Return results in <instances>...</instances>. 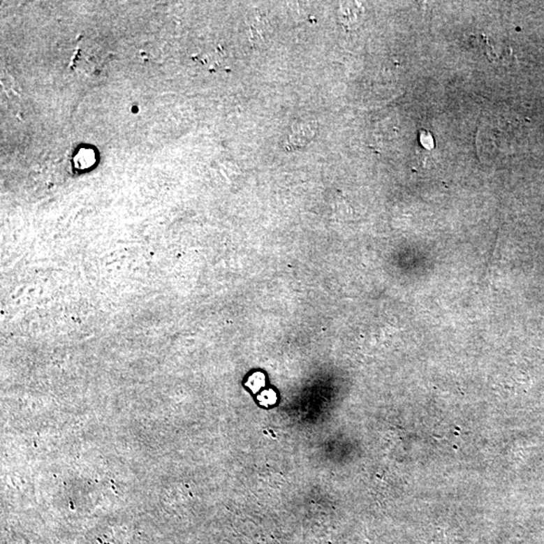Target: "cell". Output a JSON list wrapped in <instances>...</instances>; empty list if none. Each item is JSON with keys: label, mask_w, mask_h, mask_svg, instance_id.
Segmentation results:
<instances>
[{"label": "cell", "mask_w": 544, "mask_h": 544, "mask_svg": "<svg viewBox=\"0 0 544 544\" xmlns=\"http://www.w3.org/2000/svg\"><path fill=\"white\" fill-rule=\"evenodd\" d=\"M362 8L356 2H344L341 4L339 17L346 27H351L358 24L362 17Z\"/></svg>", "instance_id": "7a4b0ae2"}, {"label": "cell", "mask_w": 544, "mask_h": 544, "mask_svg": "<svg viewBox=\"0 0 544 544\" xmlns=\"http://www.w3.org/2000/svg\"><path fill=\"white\" fill-rule=\"evenodd\" d=\"M264 383H265V378H264L263 373H255V374L252 375V376L249 378V380H248L247 385L249 388H251L254 392H256L261 387L264 386Z\"/></svg>", "instance_id": "3957f363"}, {"label": "cell", "mask_w": 544, "mask_h": 544, "mask_svg": "<svg viewBox=\"0 0 544 544\" xmlns=\"http://www.w3.org/2000/svg\"><path fill=\"white\" fill-rule=\"evenodd\" d=\"M258 399L264 405L273 404L277 400V395L272 390H266L259 395Z\"/></svg>", "instance_id": "277c9868"}, {"label": "cell", "mask_w": 544, "mask_h": 544, "mask_svg": "<svg viewBox=\"0 0 544 544\" xmlns=\"http://www.w3.org/2000/svg\"><path fill=\"white\" fill-rule=\"evenodd\" d=\"M74 61L79 70L86 74H92L93 70L101 67L102 54L97 47L85 45L84 49L79 50Z\"/></svg>", "instance_id": "6da1fadb"}]
</instances>
